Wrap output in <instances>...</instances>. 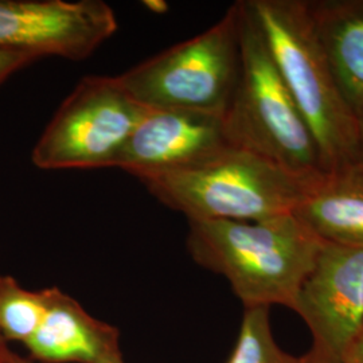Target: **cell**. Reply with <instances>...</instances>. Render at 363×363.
Masks as SVG:
<instances>
[{
    "label": "cell",
    "mask_w": 363,
    "mask_h": 363,
    "mask_svg": "<svg viewBox=\"0 0 363 363\" xmlns=\"http://www.w3.org/2000/svg\"><path fill=\"white\" fill-rule=\"evenodd\" d=\"M228 145L222 116L183 109H148L115 167L143 179L202 163Z\"/></svg>",
    "instance_id": "cell-9"
},
{
    "label": "cell",
    "mask_w": 363,
    "mask_h": 363,
    "mask_svg": "<svg viewBox=\"0 0 363 363\" xmlns=\"http://www.w3.org/2000/svg\"><path fill=\"white\" fill-rule=\"evenodd\" d=\"M337 84L357 116L363 109V0L308 1Z\"/></svg>",
    "instance_id": "cell-12"
},
{
    "label": "cell",
    "mask_w": 363,
    "mask_h": 363,
    "mask_svg": "<svg viewBox=\"0 0 363 363\" xmlns=\"http://www.w3.org/2000/svg\"><path fill=\"white\" fill-rule=\"evenodd\" d=\"M6 343H7V342L3 339L1 334H0V362L4 359V355H6V352L9 351V347H7Z\"/></svg>",
    "instance_id": "cell-20"
},
{
    "label": "cell",
    "mask_w": 363,
    "mask_h": 363,
    "mask_svg": "<svg viewBox=\"0 0 363 363\" xmlns=\"http://www.w3.org/2000/svg\"><path fill=\"white\" fill-rule=\"evenodd\" d=\"M320 177L230 144L202 163L139 181L187 220H261L292 214Z\"/></svg>",
    "instance_id": "cell-3"
},
{
    "label": "cell",
    "mask_w": 363,
    "mask_h": 363,
    "mask_svg": "<svg viewBox=\"0 0 363 363\" xmlns=\"http://www.w3.org/2000/svg\"><path fill=\"white\" fill-rule=\"evenodd\" d=\"M144 7L154 13H164L169 11V4L163 0H145Z\"/></svg>",
    "instance_id": "cell-18"
},
{
    "label": "cell",
    "mask_w": 363,
    "mask_h": 363,
    "mask_svg": "<svg viewBox=\"0 0 363 363\" xmlns=\"http://www.w3.org/2000/svg\"><path fill=\"white\" fill-rule=\"evenodd\" d=\"M241 69L240 10L232 4L220 21L117 76L150 109H183L223 116Z\"/></svg>",
    "instance_id": "cell-5"
},
{
    "label": "cell",
    "mask_w": 363,
    "mask_h": 363,
    "mask_svg": "<svg viewBox=\"0 0 363 363\" xmlns=\"http://www.w3.org/2000/svg\"><path fill=\"white\" fill-rule=\"evenodd\" d=\"M294 214L325 242L363 245V167L322 175Z\"/></svg>",
    "instance_id": "cell-11"
},
{
    "label": "cell",
    "mask_w": 363,
    "mask_h": 363,
    "mask_svg": "<svg viewBox=\"0 0 363 363\" xmlns=\"http://www.w3.org/2000/svg\"><path fill=\"white\" fill-rule=\"evenodd\" d=\"M40 60L38 55L31 52H13V50H0V84L13 76L18 70L23 69L35 61Z\"/></svg>",
    "instance_id": "cell-15"
},
{
    "label": "cell",
    "mask_w": 363,
    "mask_h": 363,
    "mask_svg": "<svg viewBox=\"0 0 363 363\" xmlns=\"http://www.w3.org/2000/svg\"><path fill=\"white\" fill-rule=\"evenodd\" d=\"M148 109L117 76L81 78L40 133L31 160L40 169L115 167Z\"/></svg>",
    "instance_id": "cell-6"
},
{
    "label": "cell",
    "mask_w": 363,
    "mask_h": 363,
    "mask_svg": "<svg viewBox=\"0 0 363 363\" xmlns=\"http://www.w3.org/2000/svg\"><path fill=\"white\" fill-rule=\"evenodd\" d=\"M46 312L26 346L46 363H99L121 355L118 331L93 318L60 288H46Z\"/></svg>",
    "instance_id": "cell-10"
},
{
    "label": "cell",
    "mask_w": 363,
    "mask_h": 363,
    "mask_svg": "<svg viewBox=\"0 0 363 363\" xmlns=\"http://www.w3.org/2000/svg\"><path fill=\"white\" fill-rule=\"evenodd\" d=\"M117 28L103 0H0V50L82 61Z\"/></svg>",
    "instance_id": "cell-8"
},
{
    "label": "cell",
    "mask_w": 363,
    "mask_h": 363,
    "mask_svg": "<svg viewBox=\"0 0 363 363\" xmlns=\"http://www.w3.org/2000/svg\"><path fill=\"white\" fill-rule=\"evenodd\" d=\"M273 62L319 148L325 172L359 163V123L337 84L308 0H247Z\"/></svg>",
    "instance_id": "cell-2"
},
{
    "label": "cell",
    "mask_w": 363,
    "mask_h": 363,
    "mask_svg": "<svg viewBox=\"0 0 363 363\" xmlns=\"http://www.w3.org/2000/svg\"><path fill=\"white\" fill-rule=\"evenodd\" d=\"M268 307L244 308L240 333L228 363H308L283 350L274 340Z\"/></svg>",
    "instance_id": "cell-14"
},
{
    "label": "cell",
    "mask_w": 363,
    "mask_h": 363,
    "mask_svg": "<svg viewBox=\"0 0 363 363\" xmlns=\"http://www.w3.org/2000/svg\"><path fill=\"white\" fill-rule=\"evenodd\" d=\"M237 3L241 69L230 104L222 116L229 143L298 175L327 174L311 130L273 62L247 0Z\"/></svg>",
    "instance_id": "cell-4"
},
{
    "label": "cell",
    "mask_w": 363,
    "mask_h": 363,
    "mask_svg": "<svg viewBox=\"0 0 363 363\" xmlns=\"http://www.w3.org/2000/svg\"><path fill=\"white\" fill-rule=\"evenodd\" d=\"M358 123H359V166L363 167V109L358 115Z\"/></svg>",
    "instance_id": "cell-19"
},
{
    "label": "cell",
    "mask_w": 363,
    "mask_h": 363,
    "mask_svg": "<svg viewBox=\"0 0 363 363\" xmlns=\"http://www.w3.org/2000/svg\"><path fill=\"white\" fill-rule=\"evenodd\" d=\"M294 311L311 333L310 362L346 363L363 333V245L325 242Z\"/></svg>",
    "instance_id": "cell-7"
},
{
    "label": "cell",
    "mask_w": 363,
    "mask_h": 363,
    "mask_svg": "<svg viewBox=\"0 0 363 363\" xmlns=\"http://www.w3.org/2000/svg\"><path fill=\"white\" fill-rule=\"evenodd\" d=\"M323 245L294 213L261 220H189L191 257L223 276L244 308L294 311Z\"/></svg>",
    "instance_id": "cell-1"
},
{
    "label": "cell",
    "mask_w": 363,
    "mask_h": 363,
    "mask_svg": "<svg viewBox=\"0 0 363 363\" xmlns=\"http://www.w3.org/2000/svg\"><path fill=\"white\" fill-rule=\"evenodd\" d=\"M46 289L30 291L0 274V334L6 342L26 345L46 312Z\"/></svg>",
    "instance_id": "cell-13"
},
{
    "label": "cell",
    "mask_w": 363,
    "mask_h": 363,
    "mask_svg": "<svg viewBox=\"0 0 363 363\" xmlns=\"http://www.w3.org/2000/svg\"><path fill=\"white\" fill-rule=\"evenodd\" d=\"M346 363H363V333L351 347Z\"/></svg>",
    "instance_id": "cell-17"
},
{
    "label": "cell",
    "mask_w": 363,
    "mask_h": 363,
    "mask_svg": "<svg viewBox=\"0 0 363 363\" xmlns=\"http://www.w3.org/2000/svg\"><path fill=\"white\" fill-rule=\"evenodd\" d=\"M0 363H6V362H4V359H3V361H1V362H0Z\"/></svg>",
    "instance_id": "cell-22"
},
{
    "label": "cell",
    "mask_w": 363,
    "mask_h": 363,
    "mask_svg": "<svg viewBox=\"0 0 363 363\" xmlns=\"http://www.w3.org/2000/svg\"><path fill=\"white\" fill-rule=\"evenodd\" d=\"M4 362L6 363H33L30 362V361H27L25 358H22L21 355H16L15 352L13 351H9L6 352V355H4ZM99 363H125L124 362V359H123V355H118V357H115V358H111V359H105V361H101V362Z\"/></svg>",
    "instance_id": "cell-16"
},
{
    "label": "cell",
    "mask_w": 363,
    "mask_h": 363,
    "mask_svg": "<svg viewBox=\"0 0 363 363\" xmlns=\"http://www.w3.org/2000/svg\"><path fill=\"white\" fill-rule=\"evenodd\" d=\"M307 362H308V363H316V362H310V361H308V359H307Z\"/></svg>",
    "instance_id": "cell-21"
}]
</instances>
